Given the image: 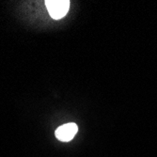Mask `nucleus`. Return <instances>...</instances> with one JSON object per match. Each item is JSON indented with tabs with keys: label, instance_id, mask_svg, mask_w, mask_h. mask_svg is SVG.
I'll return each mask as SVG.
<instances>
[{
	"label": "nucleus",
	"instance_id": "obj_1",
	"mask_svg": "<svg viewBox=\"0 0 157 157\" xmlns=\"http://www.w3.org/2000/svg\"><path fill=\"white\" fill-rule=\"evenodd\" d=\"M45 6L53 19L59 20L63 18L70 8L69 0H46Z\"/></svg>",
	"mask_w": 157,
	"mask_h": 157
},
{
	"label": "nucleus",
	"instance_id": "obj_2",
	"mask_svg": "<svg viewBox=\"0 0 157 157\" xmlns=\"http://www.w3.org/2000/svg\"><path fill=\"white\" fill-rule=\"evenodd\" d=\"M78 131V127L75 123L70 122L59 126L56 130V137L60 141L67 142L72 140Z\"/></svg>",
	"mask_w": 157,
	"mask_h": 157
}]
</instances>
